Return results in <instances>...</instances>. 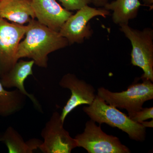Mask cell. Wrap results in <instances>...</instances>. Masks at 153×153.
Here are the masks:
<instances>
[{"label":"cell","instance_id":"obj_19","mask_svg":"<svg viewBox=\"0 0 153 153\" xmlns=\"http://www.w3.org/2000/svg\"><path fill=\"white\" fill-rule=\"evenodd\" d=\"M142 125L145 128H153V120L152 119V120L150 121H143L141 123Z\"/></svg>","mask_w":153,"mask_h":153},{"label":"cell","instance_id":"obj_13","mask_svg":"<svg viewBox=\"0 0 153 153\" xmlns=\"http://www.w3.org/2000/svg\"><path fill=\"white\" fill-rule=\"evenodd\" d=\"M141 5L139 0H116L108 3L104 7L107 10L113 11V21L120 26L127 25L129 20L136 18Z\"/></svg>","mask_w":153,"mask_h":153},{"label":"cell","instance_id":"obj_17","mask_svg":"<svg viewBox=\"0 0 153 153\" xmlns=\"http://www.w3.org/2000/svg\"><path fill=\"white\" fill-rule=\"evenodd\" d=\"M131 118L134 121L140 123L149 119H153V108H146L136 113Z\"/></svg>","mask_w":153,"mask_h":153},{"label":"cell","instance_id":"obj_1","mask_svg":"<svg viewBox=\"0 0 153 153\" xmlns=\"http://www.w3.org/2000/svg\"><path fill=\"white\" fill-rule=\"evenodd\" d=\"M25 39L18 47L17 60L22 58L34 60L41 68L48 66V55L69 45L67 39L56 32L42 25L35 19L28 23Z\"/></svg>","mask_w":153,"mask_h":153},{"label":"cell","instance_id":"obj_5","mask_svg":"<svg viewBox=\"0 0 153 153\" xmlns=\"http://www.w3.org/2000/svg\"><path fill=\"white\" fill-rule=\"evenodd\" d=\"M77 147H82L88 153H129V149L123 144L117 137L107 134L90 120L85 124L82 133L74 137Z\"/></svg>","mask_w":153,"mask_h":153},{"label":"cell","instance_id":"obj_18","mask_svg":"<svg viewBox=\"0 0 153 153\" xmlns=\"http://www.w3.org/2000/svg\"><path fill=\"white\" fill-rule=\"evenodd\" d=\"M92 3L97 7H104L108 3V0H92Z\"/></svg>","mask_w":153,"mask_h":153},{"label":"cell","instance_id":"obj_11","mask_svg":"<svg viewBox=\"0 0 153 153\" xmlns=\"http://www.w3.org/2000/svg\"><path fill=\"white\" fill-rule=\"evenodd\" d=\"M34 64V60H32L18 61L8 72L0 78V80L5 88H16L31 100L36 109L43 112L42 106L38 100L33 94L28 93L24 85L26 79L33 74Z\"/></svg>","mask_w":153,"mask_h":153},{"label":"cell","instance_id":"obj_16","mask_svg":"<svg viewBox=\"0 0 153 153\" xmlns=\"http://www.w3.org/2000/svg\"><path fill=\"white\" fill-rule=\"evenodd\" d=\"M64 8L69 11L77 10L92 3V0H58Z\"/></svg>","mask_w":153,"mask_h":153},{"label":"cell","instance_id":"obj_21","mask_svg":"<svg viewBox=\"0 0 153 153\" xmlns=\"http://www.w3.org/2000/svg\"><path fill=\"white\" fill-rule=\"evenodd\" d=\"M1 137H2V134H0V142H1Z\"/></svg>","mask_w":153,"mask_h":153},{"label":"cell","instance_id":"obj_22","mask_svg":"<svg viewBox=\"0 0 153 153\" xmlns=\"http://www.w3.org/2000/svg\"><path fill=\"white\" fill-rule=\"evenodd\" d=\"M0 1H1V0H0Z\"/></svg>","mask_w":153,"mask_h":153},{"label":"cell","instance_id":"obj_4","mask_svg":"<svg viewBox=\"0 0 153 153\" xmlns=\"http://www.w3.org/2000/svg\"><path fill=\"white\" fill-rule=\"evenodd\" d=\"M120 30L129 40L132 47L131 57L134 66L141 68L143 74L141 78L153 82V30L146 28L136 30L127 25H120Z\"/></svg>","mask_w":153,"mask_h":153},{"label":"cell","instance_id":"obj_6","mask_svg":"<svg viewBox=\"0 0 153 153\" xmlns=\"http://www.w3.org/2000/svg\"><path fill=\"white\" fill-rule=\"evenodd\" d=\"M27 29V25L9 22L0 17V78L18 61V47Z\"/></svg>","mask_w":153,"mask_h":153},{"label":"cell","instance_id":"obj_8","mask_svg":"<svg viewBox=\"0 0 153 153\" xmlns=\"http://www.w3.org/2000/svg\"><path fill=\"white\" fill-rule=\"evenodd\" d=\"M60 114L52 113L41 132L44 141L39 149L44 153H70L77 147L75 139L63 127Z\"/></svg>","mask_w":153,"mask_h":153},{"label":"cell","instance_id":"obj_20","mask_svg":"<svg viewBox=\"0 0 153 153\" xmlns=\"http://www.w3.org/2000/svg\"><path fill=\"white\" fill-rule=\"evenodd\" d=\"M145 5L149 6L150 10L153 9V0H142Z\"/></svg>","mask_w":153,"mask_h":153},{"label":"cell","instance_id":"obj_2","mask_svg":"<svg viewBox=\"0 0 153 153\" xmlns=\"http://www.w3.org/2000/svg\"><path fill=\"white\" fill-rule=\"evenodd\" d=\"M82 109L91 120L99 124L105 123L119 129L132 140L143 142L146 139V128L117 108L107 104L97 95L91 104L84 106Z\"/></svg>","mask_w":153,"mask_h":153},{"label":"cell","instance_id":"obj_7","mask_svg":"<svg viewBox=\"0 0 153 153\" xmlns=\"http://www.w3.org/2000/svg\"><path fill=\"white\" fill-rule=\"evenodd\" d=\"M109 14V11L104 8L97 9L88 5L84 6L68 18L59 33L67 39L69 45L83 43L85 39L90 38L93 33L89 21L98 16L106 18Z\"/></svg>","mask_w":153,"mask_h":153},{"label":"cell","instance_id":"obj_9","mask_svg":"<svg viewBox=\"0 0 153 153\" xmlns=\"http://www.w3.org/2000/svg\"><path fill=\"white\" fill-rule=\"evenodd\" d=\"M60 87L71 91V96L60 114L64 122L66 117L77 107L82 105H90L95 99V89L92 85L77 78L75 74L67 73L63 76L59 83Z\"/></svg>","mask_w":153,"mask_h":153},{"label":"cell","instance_id":"obj_14","mask_svg":"<svg viewBox=\"0 0 153 153\" xmlns=\"http://www.w3.org/2000/svg\"><path fill=\"white\" fill-rule=\"evenodd\" d=\"M1 142L6 145L9 153H33L43 141L33 138L25 142L15 128L10 126L2 134Z\"/></svg>","mask_w":153,"mask_h":153},{"label":"cell","instance_id":"obj_15","mask_svg":"<svg viewBox=\"0 0 153 153\" xmlns=\"http://www.w3.org/2000/svg\"><path fill=\"white\" fill-rule=\"evenodd\" d=\"M27 97L18 88L11 91L6 90L0 80V117H7L22 110Z\"/></svg>","mask_w":153,"mask_h":153},{"label":"cell","instance_id":"obj_3","mask_svg":"<svg viewBox=\"0 0 153 153\" xmlns=\"http://www.w3.org/2000/svg\"><path fill=\"white\" fill-rule=\"evenodd\" d=\"M141 79L142 82H134L127 90L120 92H113L104 87L99 88L97 95L110 105L126 109L131 118L142 109L145 102L153 99V82L149 79Z\"/></svg>","mask_w":153,"mask_h":153},{"label":"cell","instance_id":"obj_12","mask_svg":"<svg viewBox=\"0 0 153 153\" xmlns=\"http://www.w3.org/2000/svg\"><path fill=\"white\" fill-rule=\"evenodd\" d=\"M0 17L21 25L36 19L31 0H1Z\"/></svg>","mask_w":153,"mask_h":153},{"label":"cell","instance_id":"obj_10","mask_svg":"<svg viewBox=\"0 0 153 153\" xmlns=\"http://www.w3.org/2000/svg\"><path fill=\"white\" fill-rule=\"evenodd\" d=\"M37 21L49 29L59 32L73 13L62 7L55 0H31Z\"/></svg>","mask_w":153,"mask_h":153}]
</instances>
